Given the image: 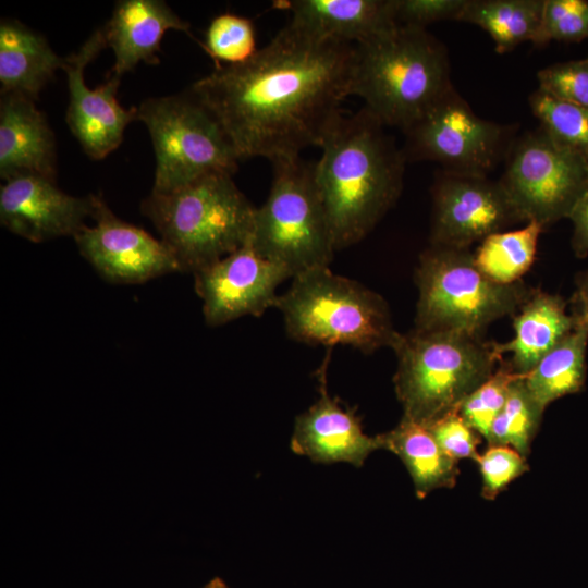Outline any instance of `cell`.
<instances>
[{"instance_id":"obj_37","label":"cell","mask_w":588,"mask_h":588,"mask_svg":"<svg viewBox=\"0 0 588 588\" xmlns=\"http://www.w3.org/2000/svg\"><path fill=\"white\" fill-rule=\"evenodd\" d=\"M572 315L576 323L588 327V269L578 274L572 299Z\"/></svg>"},{"instance_id":"obj_20","label":"cell","mask_w":588,"mask_h":588,"mask_svg":"<svg viewBox=\"0 0 588 588\" xmlns=\"http://www.w3.org/2000/svg\"><path fill=\"white\" fill-rule=\"evenodd\" d=\"M102 27L106 44L114 52V64L109 73L118 78L140 61L158 64L157 52L167 30L189 34V23L162 0L119 1Z\"/></svg>"},{"instance_id":"obj_30","label":"cell","mask_w":588,"mask_h":588,"mask_svg":"<svg viewBox=\"0 0 588 588\" xmlns=\"http://www.w3.org/2000/svg\"><path fill=\"white\" fill-rule=\"evenodd\" d=\"M201 46L216 66L244 63L258 50L252 21L232 13L220 14L210 22Z\"/></svg>"},{"instance_id":"obj_8","label":"cell","mask_w":588,"mask_h":588,"mask_svg":"<svg viewBox=\"0 0 588 588\" xmlns=\"http://www.w3.org/2000/svg\"><path fill=\"white\" fill-rule=\"evenodd\" d=\"M272 164L271 188L256 208L250 245L260 256L284 267L292 278L329 267L336 250L315 181V162L299 156Z\"/></svg>"},{"instance_id":"obj_27","label":"cell","mask_w":588,"mask_h":588,"mask_svg":"<svg viewBox=\"0 0 588 588\" xmlns=\"http://www.w3.org/2000/svg\"><path fill=\"white\" fill-rule=\"evenodd\" d=\"M526 376L511 385L506 402L494 419L487 441L489 445L511 446L524 456L530 452L531 441L544 412L529 392Z\"/></svg>"},{"instance_id":"obj_17","label":"cell","mask_w":588,"mask_h":588,"mask_svg":"<svg viewBox=\"0 0 588 588\" xmlns=\"http://www.w3.org/2000/svg\"><path fill=\"white\" fill-rule=\"evenodd\" d=\"M329 357L318 370L320 396L295 418L291 449L317 463L343 462L360 467L373 451L384 450L383 438L365 433L355 411L345 408L328 393Z\"/></svg>"},{"instance_id":"obj_35","label":"cell","mask_w":588,"mask_h":588,"mask_svg":"<svg viewBox=\"0 0 588 588\" xmlns=\"http://www.w3.org/2000/svg\"><path fill=\"white\" fill-rule=\"evenodd\" d=\"M467 0H393L399 26L426 28L441 21H458Z\"/></svg>"},{"instance_id":"obj_38","label":"cell","mask_w":588,"mask_h":588,"mask_svg":"<svg viewBox=\"0 0 588 588\" xmlns=\"http://www.w3.org/2000/svg\"><path fill=\"white\" fill-rule=\"evenodd\" d=\"M203 588H229L225 583L216 577L213 579H211L207 585H205Z\"/></svg>"},{"instance_id":"obj_23","label":"cell","mask_w":588,"mask_h":588,"mask_svg":"<svg viewBox=\"0 0 588 588\" xmlns=\"http://www.w3.org/2000/svg\"><path fill=\"white\" fill-rule=\"evenodd\" d=\"M382 438L384 450L397 455L405 465L418 498L455 486L457 462L441 450L427 426L402 417Z\"/></svg>"},{"instance_id":"obj_2","label":"cell","mask_w":588,"mask_h":588,"mask_svg":"<svg viewBox=\"0 0 588 588\" xmlns=\"http://www.w3.org/2000/svg\"><path fill=\"white\" fill-rule=\"evenodd\" d=\"M383 127L363 107L341 113L320 145L315 181L335 250L362 241L400 197L406 158Z\"/></svg>"},{"instance_id":"obj_29","label":"cell","mask_w":588,"mask_h":588,"mask_svg":"<svg viewBox=\"0 0 588 588\" xmlns=\"http://www.w3.org/2000/svg\"><path fill=\"white\" fill-rule=\"evenodd\" d=\"M510 364H501L460 405L458 412L467 425L488 441L491 426L503 408L511 385L520 377Z\"/></svg>"},{"instance_id":"obj_25","label":"cell","mask_w":588,"mask_h":588,"mask_svg":"<svg viewBox=\"0 0 588 588\" xmlns=\"http://www.w3.org/2000/svg\"><path fill=\"white\" fill-rule=\"evenodd\" d=\"M544 0H467L458 22L482 28L495 51L505 53L525 41L535 42Z\"/></svg>"},{"instance_id":"obj_1","label":"cell","mask_w":588,"mask_h":588,"mask_svg":"<svg viewBox=\"0 0 588 588\" xmlns=\"http://www.w3.org/2000/svg\"><path fill=\"white\" fill-rule=\"evenodd\" d=\"M354 45L290 23L246 62L219 65L189 94L218 121L238 161L320 147L350 96Z\"/></svg>"},{"instance_id":"obj_16","label":"cell","mask_w":588,"mask_h":588,"mask_svg":"<svg viewBox=\"0 0 588 588\" xmlns=\"http://www.w3.org/2000/svg\"><path fill=\"white\" fill-rule=\"evenodd\" d=\"M95 201L96 195H69L56 181L21 174L1 185L0 222L11 233L34 243L74 237L93 218Z\"/></svg>"},{"instance_id":"obj_15","label":"cell","mask_w":588,"mask_h":588,"mask_svg":"<svg viewBox=\"0 0 588 588\" xmlns=\"http://www.w3.org/2000/svg\"><path fill=\"white\" fill-rule=\"evenodd\" d=\"M107 46L103 27L96 29L78 51L64 58L70 103L66 123L84 151L100 160L117 149L124 130L137 120V107L126 109L117 99L120 78L109 75L95 89L86 86L84 70Z\"/></svg>"},{"instance_id":"obj_31","label":"cell","mask_w":588,"mask_h":588,"mask_svg":"<svg viewBox=\"0 0 588 588\" xmlns=\"http://www.w3.org/2000/svg\"><path fill=\"white\" fill-rule=\"evenodd\" d=\"M588 38V1L544 0L536 46L548 42H574Z\"/></svg>"},{"instance_id":"obj_9","label":"cell","mask_w":588,"mask_h":588,"mask_svg":"<svg viewBox=\"0 0 588 588\" xmlns=\"http://www.w3.org/2000/svg\"><path fill=\"white\" fill-rule=\"evenodd\" d=\"M156 155L152 193L175 191L212 172L234 173L237 158L213 115L189 93L155 97L137 107Z\"/></svg>"},{"instance_id":"obj_34","label":"cell","mask_w":588,"mask_h":588,"mask_svg":"<svg viewBox=\"0 0 588 588\" xmlns=\"http://www.w3.org/2000/svg\"><path fill=\"white\" fill-rule=\"evenodd\" d=\"M427 427L441 450L454 461L477 460L480 436L467 425L458 409L444 414Z\"/></svg>"},{"instance_id":"obj_3","label":"cell","mask_w":588,"mask_h":588,"mask_svg":"<svg viewBox=\"0 0 588 588\" xmlns=\"http://www.w3.org/2000/svg\"><path fill=\"white\" fill-rule=\"evenodd\" d=\"M452 88L448 51L426 28L397 26L354 45L350 96L384 126L404 133Z\"/></svg>"},{"instance_id":"obj_32","label":"cell","mask_w":588,"mask_h":588,"mask_svg":"<svg viewBox=\"0 0 588 588\" xmlns=\"http://www.w3.org/2000/svg\"><path fill=\"white\" fill-rule=\"evenodd\" d=\"M482 479L481 495L494 500L506 487L529 470L526 456L507 445L491 444L475 461Z\"/></svg>"},{"instance_id":"obj_11","label":"cell","mask_w":588,"mask_h":588,"mask_svg":"<svg viewBox=\"0 0 588 588\" xmlns=\"http://www.w3.org/2000/svg\"><path fill=\"white\" fill-rule=\"evenodd\" d=\"M404 134L406 161H433L444 171L485 176L513 142L511 126L478 117L454 87Z\"/></svg>"},{"instance_id":"obj_7","label":"cell","mask_w":588,"mask_h":588,"mask_svg":"<svg viewBox=\"0 0 588 588\" xmlns=\"http://www.w3.org/2000/svg\"><path fill=\"white\" fill-rule=\"evenodd\" d=\"M415 328L481 336L493 321L513 316L534 289L518 281L500 284L483 274L468 249L430 245L415 271Z\"/></svg>"},{"instance_id":"obj_36","label":"cell","mask_w":588,"mask_h":588,"mask_svg":"<svg viewBox=\"0 0 588 588\" xmlns=\"http://www.w3.org/2000/svg\"><path fill=\"white\" fill-rule=\"evenodd\" d=\"M568 219L573 222L572 246L579 258L588 257V188L573 207Z\"/></svg>"},{"instance_id":"obj_12","label":"cell","mask_w":588,"mask_h":588,"mask_svg":"<svg viewBox=\"0 0 588 588\" xmlns=\"http://www.w3.org/2000/svg\"><path fill=\"white\" fill-rule=\"evenodd\" d=\"M432 192L431 245L468 249L524 222L500 181L441 170Z\"/></svg>"},{"instance_id":"obj_13","label":"cell","mask_w":588,"mask_h":588,"mask_svg":"<svg viewBox=\"0 0 588 588\" xmlns=\"http://www.w3.org/2000/svg\"><path fill=\"white\" fill-rule=\"evenodd\" d=\"M205 321L219 327L275 307L280 284L292 278L281 265L260 256L247 243L194 274Z\"/></svg>"},{"instance_id":"obj_5","label":"cell","mask_w":588,"mask_h":588,"mask_svg":"<svg viewBox=\"0 0 588 588\" xmlns=\"http://www.w3.org/2000/svg\"><path fill=\"white\" fill-rule=\"evenodd\" d=\"M393 378L403 417L428 426L462 402L494 371L501 356L494 343L454 331L399 333L391 347Z\"/></svg>"},{"instance_id":"obj_26","label":"cell","mask_w":588,"mask_h":588,"mask_svg":"<svg viewBox=\"0 0 588 588\" xmlns=\"http://www.w3.org/2000/svg\"><path fill=\"white\" fill-rule=\"evenodd\" d=\"M542 231L540 224L530 221L520 229L489 235L474 254L476 266L497 283L520 281L534 264Z\"/></svg>"},{"instance_id":"obj_19","label":"cell","mask_w":588,"mask_h":588,"mask_svg":"<svg viewBox=\"0 0 588 588\" xmlns=\"http://www.w3.org/2000/svg\"><path fill=\"white\" fill-rule=\"evenodd\" d=\"M274 5L290 11V24L303 32L351 45L371 40L399 26L393 0H286Z\"/></svg>"},{"instance_id":"obj_22","label":"cell","mask_w":588,"mask_h":588,"mask_svg":"<svg viewBox=\"0 0 588 588\" xmlns=\"http://www.w3.org/2000/svg\"><path fill=\"white\" fill-rule=\"evenodd\" d=\"M63 62L64 58L51 49L41 34L16 20L1 21V95L17 94L35 100Z\"/></svg>"},{"instance_id":"obj_18","label":"cell","mask_w":588,"mask_h":588,"mask_svg":"<svg viewBox=\"0 0 588 588\" xmlns=\"http://www.w3.org/2000/svg\"><path fill=\"white\" fill-rule=\"evenodd\" d=\"M35 100L17 94L0 99V177L37 174L56 181V139Z\"/></svg>"},{"instance_id":"obj_24","label":"cell","mask_w":588,"mask_h":588,"mask_svg":"<svg viewBox=\"0 0 588 588\" xmlns=\"http://www.w3.org/2000/svg\"><path fill=\"white\" fill-rule=\"evenodd\" d=\"M588 327L576 323L574 330L549 351L526 376L532 397L544 411L553 401L584 388Z\"/></svg>"},{"instance_id":"obj_39","label":"cell","mask_w":588,"mask_h":588,"mask_svg":"<svg viewBox=\"0 0 588 588\" xmlns=\"http://www.w3.org/2000/svg\"><path fill=\"white\" fill-rule=\"evenodd\" d=\"M588 58V57H587Z\"/></svg>"},{"instance_id":"obj_21","label":"cell","mask_w":588,"mask_h":588,"mask_svg":"<svg viewBox=\"0 0 588 588\" xmlns=\"http://www.w3.org/2000/svg\"><path fill=\"white\" fill-rule=\"evenodd\" d=\"M567 302L556 294L532 290L513 315L514 336L505 343H494L500 356L512 354L511 367L528 375L539 360L569 334L575 318L566 310Z\"/></svg>"},{"instance_id":"obj_10","label":"cell","mask_w":588,"mask_h":588,"mask_svg":"<svg viewBox=\"0 0 588 588\" xmlns=\"http://www.w3.org/2000/svg\"><path fill=\"white\" fill-rule=\"evenodd\" d=\"M499 180L525 223L543 230L568 218L588 188V163L538 127L514 138Z\"/></svg>"},{"instance_id":"obj_28","label":"cell","mask_w":588,"mask_h":588,"mask_svg":"<svg viewBox=\"0 0 588 588\" xmlns=\"http://www.w3.org/2000/svg\"><path fill=\"white\" fill-rule=\"evenodd\" d=\"M532 114L559 146L588 163V109L559 100L542 89L529 97Z\"/></svg>"},{"instance_id":"obj_4","label":"cell","mask_w":588,"mask_h":588,"mask_svg":"<svg viewBox=\"0 0 588 588\" xmlns=\"http://www.w3.org/2000/svg\"><path fill=\"white\" fill-rule=\"evenodd\" d=\"M140 209L174 255L195 273L250 242L255 212L229 172H212L175 191L150 193Z\"/></svg>"},{"instance_id":"obj_6","label":"cell","mask_w":588,"mask_h":588,"mask_svg":"<svg viewBox=\"0 0 588 588\" xmlns=\"http://www.w3.org/2000/svg\"><path fill=\"white\" fill-rule=\"evenodd\" d=\"M292 279L275 304L291 339L329 347L347 345L364 354L392 347L400 332L380 294L333 273L329 267L310 269Z\"/></svg>"},{"instance_id":"obj_14","label":"cell","mask_w":588,"mask_h":588,"mask_svg":"<svg viewBox=\"0 0 588 588\" xmlns=\"http://www.w3.org/2000/svg\"><path fill=\"white\" fill-rule=\"evenodd\" d=\"M91 219L95 223L84 225L74 240L81 255L106 281L139 284L181 272L174 255L161 240L121 220L98 195Z\"/></svg>"},{"instance_id":"obj_33","label":"cell","mask_w":588,"mask_h":588,"mask_svg":"<svg viewBox=\"0 0 588 588\" xmlns=\"http://www.w3.org/2000/svg\"><path fill=\"white\" fill-rule=\"evenodd\" d=\"M537 76L538 88L559 100L588 109V58L546 66Z\"/></svg>"}]
</instances>
